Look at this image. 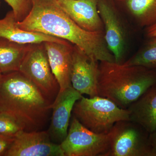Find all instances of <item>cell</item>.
Here are the masks:
<instances>
[{
    "label": "cell",
    "instance_id": "obj_1",
    "mask_svg": "<svg viewBox=\"0 0 156 156\" xmlns=\"http://www.w3.org/2000/svg\"><path fill=\"white\" fill-rule=\"evenodd\" d=\"M32 8L20 28L66 40L77 46L88 56L100 61H115L107 46L104 32L84 30L71 19L58 0H30Z\"/></svg>",
    "mask_w": 156,
    "mask_h": 156
},
{
    "label": "cell",
    "instance_id": "obj_2",
    "mask_svg": "<svg viewBox=\"0 0 156 156\" xmlns=\"http://www.w3.org/2000/svg\"><path fill=\"white\" fill-rule=\"evenodd\" d=\"M52 104L19 71L0 76V112L14 117L26 131H38L43 128Z\"/></svg>",
    "mask_w": 156,
    "mask_h": 156
},
{
    "label": "cell",
    "instance_id": "obj_3",
    "mask_svg": "<svg viewBox=\"0 0 156 156\" xmlns=\"http://www.w3.org/2000/svg\"><path fill=\"white\" fill-rule=\"evenodd\" d=\"M97 82L98 96L109 99L120 108L127 109L155 83L156 69L100 61Z\"/></svg>",
    "mask_w": 156,
    "mask_h": 156
},
{
    "label": "cell",
    "instance_id": "obj_4",
    "mask_svg": "<svg viewBox=\"0 0 156 156\" xmlns=\"http://www.w3.org/2000/svg\"><path fill=\"white\" fill-rule=\"evenodd\" d=\"M72 114L85 127L99 134H108L119 121L129 119V111L99 96H83L74 105Z\"/></svg>",
    "mask_w": 156,
    "mask_h": 156
},
{
    "label": "cell",
    "instance_id": "obj_5",
    "mask_svg": "<svg viewBox=\"0 0 156 156\" xmlns=\"http://www.w3.org/2000/svg\"><path fill=\"white\" fill-rule=\"evenodd\" d=\"M98 11L104 25V37L115 62L123 63L130 41V30L126 16L114 0H98Z\"/></svg>",
    "mask_w": 156,
    "mask_h": 156
},
{
    "label": "cell",
    "instance_id": "obj_6",
    "mask_svg": "<svg viewBox=\"0 0 156 156\" xmlns=\"http://www.w3.org/2000/svg\"><path fill=\"white\" fill-rule=\"evenodd\" d=\"M109 132V147L104 156H151L150 134L138 124L119 121Z\"/></svg>",
    "mask_w": 156,
    "mask_h": 156
},
{
    "label": "cell",
    "instance_id": "obj_7",
    "mask_svg": "<svg viewBox=\"0 0 156 156\" xmlns=\"http://www.w3.org/2000/svg\"><path fill=\"white\" fill-rule=\"evenodd\" d=\"M19 71L34 83L52 103L59 91V85L50 68L44 43L31 46Z\"/></svg>",
    "mask_w": 156,
    "mask_h": 156
},
{
    "label": "cell",
    "instance_id": "obj_8",
    "mask_svg": "<svg viewBox=\"0 0 156 156\" xmlns=\"http://www.w3.org/2000/svg\"><path fill=\"white\" fill-rule=\"evenodd\" d=\"M110 133L90 131L72 116L67 136L60 144L64 156H104L108 150Z\"/></svg>",
    "mask_w": 156,
    "mask_h": 156
},
{
    "label": "cell",
    "instance_id": "obj_9",
    "mask_svg": "<svg viewBox=\"0 0 156 156\" xmlns=\"http://www.w3.org/2000/svg\"><path fill=\"white\" fill-rule=\"evenodd\" d=\"M99 62L73 45L71 83L73 88L82 95L86 94L90 98L98 96L97 82Z\"/></svg>",
    "mask_w": 156,
    "mask_h": 156
},
{
    "label": "cell",
    "instance_id": "obj_10",
    "mask_svg": "<svg viewBox=\"0 0 156 156\" xmlns=\"http://www.w3.org/2000/svg\"><path fill=\"white\" fill-rule=\"evenodd\" d=\"M5 156H64L48 131H23L14 137Z\"/></svg>",
    "mask_w": 156,
    "mask_h": 156
},
{
    "label": "cell",
    "instance_id": "obj_11",
    "mask_svg": "<svg viewBox=\"0 0 156 156\" xmlns=\"http://www.w3.org/2000/svg\"><path fill=\"white\" fill-rule=\"evenodd\" d=\"M82 96L72 86L59 91L52 104L53 113L50 128L48 131L53 142L60 144L65 139L74 105Z\"/></svg>",
    "mask_w": 156,
    "mask_h": 156
},
{
    "label": "cell",
    "instance_id": "obj_12",
    "mask_svg": "<svg viewBox=\"0 0 156 156\" xmlns=\"http://www.w3.org/2000/svg\"><path fill=\"white\" fill-rule=\"evenodd\" d=\"M98 0H58L62 10L77 25L84 30L104 32L98 11Z\"/></svg>",
    "mask_w": 156,
    "mask_h": 156
},
{
    "label": "cell",
    "instance_id": "obj_13",
    "mask_svg": "<svg viewBox=\"0 0 156 156\" xmlns=\"http://www.w3.org/2000/svg\"><path fill=\"white\" fill-rule=\"evenodd\" d=\"M50 68L59 85V91L72 86L70 81L73 44L70 42H44Z\"/></svg>",
    "mask_w": 156,
    "mask_h": 156
},
{
    "label": "cell",
    "instance_id": "obj_14",
    "mask_svg": "<svg viewBox=\"0 0 156 156\" xmlns=\"http://www.w3.org/2000/svg\"><path fill=\"white\" fill-rule=\"evenodd\" d=\"M127 109L130 121L141 126L149 134L156 131V83L133 102Z\"/></svg>",
    "mask_w": 156,
    "mask_h": 156
},
{
    "label": "cell",
    "instance_id": "obj_15",
    "mask_svg": "<svg viewBox=\"0 0 156 156\" xmlns=\"http://www.w3.org/2000/svg\"><path fill=\"white\" fill-rule=\"evenodd\" d=\"M17 21L12 10L9 11L4 18L0 19V37L21 44H38L47 41L68 42L45 34L24 30L17 26Z\"/></svg>",
    "mask_w": 156,
    "mask_h": 156
},
{
    "label": "cell",
    "instance_id": "obj_16",
    "mask_svg": "<svg viewBox=\"0 0 156 156\" xmlns=\"http://www.w3.org/2000/svg\"><path fill=\"white\" fill-rule=\"evenodd\" d=\"M119 9L141 28L156 23V0H114Z\"/></svg>",
    "mask_w": 156,
    "mask_h": 156
},
{
    "label": "cell",
    "instance_id": "obj_17",
    "mask_svg": "<svg viewBox=\"0 0 156 156\" xmlns=\"http://www.w3.org/2000/svg\"><path fill=\"white\" fill-rule=\"evenodd\" d=\"M32 44H21L0 37V71L2 74L19 71Z\"/></svg>",
    "mask_w": 156,
    "mask_h": 156
},
{
    "label": "cell",
    "instance_id": "obj_18",
    "mask_svg": "<svg viewBox=\"0 0 156 156\" xmlns=\"http://www.w3.org/2000/svg\"><path fill=\"white\" fill-rule=\"evenodd\" d=\"M124 63L156 69V37L148 38L140 49Z\"/></svg>",
    "mask_w": 156,
    "mask_h": 156
},
{
    "label": "cell",
    "instance_id": "obj_19",
    "mask_svg": "<svg viewBox=\"0 0 156 156\" xmlns=\"http://www.w3.org/2000/svg\"><path fill=\"white\" fill-rule=\"evenodd\" d=\"M23 131H25L24 127L15 118L7 114L0 112L1 135L14 137Z\"/></svg>",
    "mask_w": 156,
    "mask_h": 156
},
{
    "label": "cell",
    "instance_id": "obj_20",
    "mask_svg": "<svg viewBox=\"0 0 156 156\" xmlns=\"http://www.w3.org/2000/svg\"><path fill=\"white\" fill-rule=\"evenodd\" d=\"M12 8L17 21L23 20L28 15L32 8L30 0H5Z\"/></svg>",
    "mask_w": 156,
    "mask_h": 156
},
{
    "label": "cell",
    "instance_id": "obj_21",
    "mask_svg": "<svg viewBox=\"0 0 156 156\" xmlns=\"http://www.w3.org/2000/svg\"><path fill=\"white\" fill-rule=\"evenodd\" d=\"M14 137L3 136L0 134V156H5L14 141Z\"/></svg>",
    "mask_w": 156,
    "mask_h": 156
},
{
    "label": "cell",
    "instance_id": "obj_22",
    "mask_svg": "<svg viewBox=\"0 0 156 156\" xmlns=\"http://www.w3.org/2000/svg\"><path fill=\"white\" fill-rule=\"evenodd\" d=\"M149 142L150 147L151 156H156V131L150 134Z\"/></svg>",
    "mask_w": 156,
    "mask_h": 156
},
{
    "label": "cell",
    "instance_id": "obj_23",
    "mask_svg": "<svg viewBox=\"0 0 156 156\" xmlns=\"http://www.w3.org/2000/svg\"><path fill=\"white\" fill-rule=\"evenodd\" d=\"M146 36L148 38L156 37V23L145 28Z\"/></svg>",
    "mask_w": 156,
    "mask_h": 156
},
{
    "label": "cell",
    "instance_id": "obj_24",
    "mask_svg": "<svg viewBox=\"0 0 156 156\" xmlns=\"http://www.w3.org/2000/svg\"><path fill=\"white\" fill-rule=\"evenodd\" d=\"M2 73H1V71H0V76H2Z\"/></svg>",
    "mask_w": 156,
    "mask_h": 156
},
{
    "label": "cell",
    "instance_id": "obj_25",
    "mask_svg": "<svg viewBox=\"0 0 156 156\" xmlns=\"http://www.w3.org/2000/svg\"><path fill=\"white\" fill-rule=\"evenodd\" d=\"M0 5H1V3H0Z\"/></svg>",
    "mask_w": 156,
    "mask_h": 156
}]
</instances>
